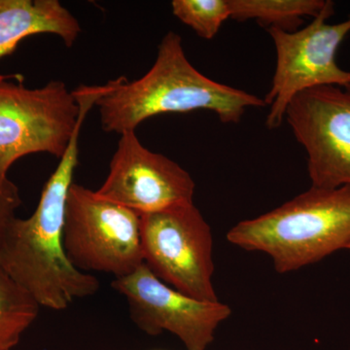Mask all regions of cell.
<instances>
[{
    "mask_svg": "<svg viewBox=\"0 0 350 350\" xmlns=\"http://www.w3.org/2000/svg\"><path fill=\"white\" fill-rule=\"evenodd\" d=\"M112 287L126 297L130 317L144 333L170 332L188 350H206L221 322L231 315L220 301L198 300L165 284L142 264L131 275L115 278Z\"/></svg>",
    "mask_w": 350,
    "mask_h": 350,
    "instance_id": "9c48e42d",
    "label": "cell"
},
{
    "mask_svg": "<svg viewBox=\"0 0 350 350\" xmlns=\"http://www.w3.org/2000/svg\"><path fill=\"white\" fill-rule=\"evenodd\" d=\"M349 250H350V246H349Z\"/></svg>",
    "mask_w": 350,
    "mask_h": 350,
    "instance_id": "2e32d148",
    "label": "cell"
},
{
    "mask_svg": "<svg viewBox=\"0 0 350 350\" xmlns=\"http://www.w3.org/2000/svg\"><path fill=\"white\" fill-rule=\"evenodd\" d=\"M196 184L178 163L147 149L135 131L122 133L96 194L138 214L194 202Z\"/></svg>",
    "mask_w": 350,
    "mask_h": 350,
    "instance_id": "30bf717a",
    "label": "cell"
},
{
    "mask_svg": "<svg viewBox=\"0 0 350 350\" xmlns=\"http://www.w3.org/2000/svg\"><path fill=\"white\" fill-rule=\"evenodd\" d=\"M41 33L55 34L71 47L81 27L59 0H0V59L12 55L23 39Z\"/></svg>",
    "mask_w": 350,
    "mask_h": 350,
    "instance_id": "8fae6325",
    "label": "cell"
},
{
    "mask_svg": "<svg viewBox=\"0 0 350 350\" xmlns=\"http://www.w3.org/2000/svg\"><path fill=\"white\" fill-rule=\"evenodd\" d=\"M40 305L0 267V350H11L38 319Z\"/></svg>",
    "mask_w": 350,
    "mask_h": 350,
    "instance_id": "7c38bea8",
    "label": "cell"
},
{
    "mask_svg": "<svg viewBox=\"0 0 350 350\" xmlns=\"http://www.w3.org/2000/svg\"><path fill=\"white\" fill-rule=\"evenodd\" d=\"M230 243L271 258L275 271L289 273L350 246V186L312 187L271 213L241 221Z\"/></svg>",
    "mask_w": 350,
    "mask_h": 350,
    "instance_id": "3957f363",
    "label": "cell"
},
{
    "mask_svg": "<svg viewBox=\"0 0 350 350\" xmlns=\"http://www.w3.org/2000/svg\"><path fill=\"white\" fill-rule=\"evenodd\" d=\"M284 120L308 154L312 187L350 186V86L301 92L288 105Z\"/></svg>",
    "mask_w": 350,
    "mask_h": 350,
    "instance_id": "ba28073f",
    "label": "cell"
},
{
    "mask_svg": "<svg viewBox=\"0 0 350 350\" xmlns=\"http://www.w3.org/2000/svg\"><path fill=\"white\" fill-rule=\"evenodd\" d=\"M139 215L144 264L152 273L181 293L217 301L213 232L194 202Z\"/></svg>",
    "mask_w": 350,
    "mask_h": 350,
    "instance_id": "8992f818",
    "label": "cell"
},
{
    "mask_svg": "<svg viewBox=\"0 0 350 350\" xmlns=\"http://www.w3.org/2000/svg\"><path fill=\"white\" fill-rule=\"evenodd\" d=\"M103 131H135L145 120L167 113L209 110L223 123H239L248 107H266L265 100L209 79L189 62L182 38L174 31L163 36L155 64L135 81L126 77L103 85L96 101Z\"/></svg>",
    "mask_w": 350,
    "mask_h": 350,
    "instance_id": "7a4b0ae2",
    "label": "cell"
},
{
    "mask_svg": "<svg viewBox=\"0 0 350 350\" xmlns=\"http://www.w3.org/2000/svg\"><path fill=\"white\" fill-rule=\"evenodd\" d=\"M328 1V0H327ZM326 0H229L232 19L256 20L261 24L288 31L298 27L301 17H317L325 8Z\"/></svg>",
    "mask_w": 350,
    "mask_h": 350,
    "instance_id": "4fadbf2b",
    "label": "cell"
},
{
    "mask_svg": "<svg viewBox=\"0 0 350 350\" xmlns=\"http://www.w3.org/2000/svg\"><path fill=\"white\" fill-rule=\"evenodd\" d=\"M22 204L19 188L7 178L0 181V255L11 225L16 220V211Z\"/></svg>",
    "mask_w": 350,
    "mask_h": 350,
    "instance_id": "9a60e30c",
    "label": "cell"
},
{
    "mask_svg": "<svg viewBox=\"0 0 350 350\" xmlns=\"http://www.w3.org/2000/svg\"><path fill=\"white\" fill-rule=\"evenodd\" d=\"M15 76L0 79V181L8 178V170L22 157L48 153L61 159L103 93V85L69 92L63 81L29 89L23 80L8 81Z\"/></svg>",
    "mask_w": 350,
    "mask_h": 350,
    "instance_id": "277c9868",
    "label": "cell"
},
{
    "mask_svg": "<svg viewBox=\"0 0 350 350\" xmlns=\"http://www.w3.org/2000/svg\"><path fill=\"white\" fill-rule=\"evenodd\" d=\"M333 1L312 22L298 31L269 27L275 42L276 68L271 87L265 98L269 105L266 125L278 129L285 119L289 103L301 92L322 86H350V71L336 61L338 47L350 32V15L344 22L327 24L335 13Z\"/></svg>",
    "mask_w": 350,
    "mask_h": 350,
    "instance_id": "52a82bcc",
    "label": "cell"
},
{
    "mask_svg": "<svg viewBox=\"0 0 350 350\" xmlns=\"http://www.w3.org/2000/svg\"><path fill=\"white\" fill-rule=\"evenodd\" d=\"M172 8L177 19L207 40L231 18L229 0H174Z\"/></svg>",
    "mask_w": 350,
    "mask_h": 350,
    "instance_id": "5bb4252c",
    "label": "cell"
},
{
    "mask_svg": "<svg viewBox=\"0 0 350 350\" xmlns=\"http://www.w3.org/2000/svg\"><path fill=\"white\" fill-rule=\"evenodd\" d=\"M77 126L66 153L41 193L36 211L16 218L7 232L0 267L44 308L66 310L76 299L93 296L100 282L71 264L64 247V213L79 156Z\"/></svg>",
    "mask_w": 350,
    "mask_h": 350,
    "instance_id": "6da1fadb",
    "label": "cell"
},
{
    "mask_svg": "<svg viewBox=\"0 0 350 350\" xmlns=\"http://www.w3.org/2000/svg\"><path fill=\"white\" fill-rule=\"evenodd\" d=\"M64 247L83 273L131 275L144 262L140 215L72 183L66 198Z\"/></svg>",
    "mask_w": 350,
    "mask_h": 350,
    "instance_id": "5b68a950",
    "label": "cell"
}]
</instances>
